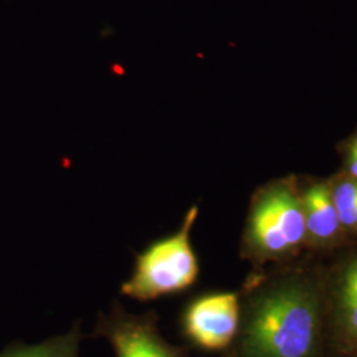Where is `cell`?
I'll use <instances>...</instances> for the list:
<instances>
[{"label":"cell","mask_w":357,"mask_h":357,"mask_svg":"<svg viewBox=\"0 0 357 357\" xmlns=\"http://www.w3.org/2000/svg\"><path fill=\"white\" fill-rule=\"evenodd\" d=\"M337 317L347 339L357 347V258L351 261L340 274Z\"/></svg>","instance_id":"obj_7"},{"label":"cell","mask_w":357,"mask_h":357,"mask_svg":"<svg viewBox=\"0 0 357 357\" xmlns=\"http://www.w3.org/2000/svg\"><path fill=\"white\" fill-rule=\"evenodd\" d=\"M240 299L233 293L208 294L195 299L183 317V330L204 349L227 348L240 330Z\"/></svg>","instance_id":"obj_4"},{"label":"cell","mask_w":357,"mask_h":357,"mask_svg":"<svg viewBox=\"0 0 357 357\" xmlns=\"http://www.w3.org/2000/svg\"><path fill=\"white\" fill-rule=\"evenodd\" d=\"M81 335L75 327L70 332L54 336L40 344H17L4 349L0 357H78Z\"/></svg>","instance_id":"obj_8"},{"label":"cell","mask_w":357,"mask_h":357,"mask_svg":"<svg viewBox=\"0 0 357 357\" xmlns=\"http://www.w3.org/2000/svg\"><path fill=\"white\" fill-rule=\"evenodd\" d=\"M199 215L192 206L175 233L150 243L137 257L132 274L121 291L131 299L153 301L191 287L199 277V261L192 248L191 230Z\"/></svg>","instance_id":"obj_2"},{"label":"cell","mask_w":357,"mask_h":357,"mask_svg":"<svg viewBox=\"0 0 357 357\" xmlns=\"http://www.w3.org/2000/svg\"><path fill=\"white\" fill-rule=\"evenodd\" d=\"M301 192L287 180L258 190L243 233V252L255 259L287 255L306 240Z\"/></svg>","instance_id":"obj_3"},{"label":"cell","mask_w":357,"mask_h":357,"mask_svg":"<svg viewBox=\"0 0 357 357\" xmlns=\"http://www.w3.org/2000/svg\"><path fill=\"white\" fill-rule=\"evenodd\" d=\"M307 236L317 243L333 241L342 228L328 183L315 181L301 192Z\"/></svg>","instance_id":"obj_6"},{"label":"cell","mask_w":357,"mask_h":357,"mask_svg":"<svg viewBox=\"0 0 357 357\" xmlns=\"http://www.w3.org/2000/svg\"><path fill=\"white\" fill-rule=\"evenodd\" d=\"M320 301L305 281L289 280L248 306L240 357H314L319 347Z\"/></svg>","instance_id":"obj_1"},{"label":"cell","mask_w":357,"mask_h":357,"mask_svg":"<svg viewBox=\"0 0 357 357\" xmlns=\"http://www.w3.org/2000/svg\"><path fill=\"white\" fill-rule=\"evenodd\" d=\"M97 331L109 340L116 357H185L160 336L153 317L116 308L100 318Z\"/></svg>","instance_id":"obj_5"},{"label":"cell","mask_w":357,"mask_h":357,"mask_svg":"<svg viewBox=\"0 0 357 357\" xmlns=\"http://www.w3.org/2000/svg\"><path fill=\"white\" fill-rule=\"evenodd\" d=\"M344 175L357 180V131L348 139L345 146Z\"/></svg>","instance_id":"obj_10"},{"label":"cell","mask_w":357,"mask_h":357,"mask_svg":"<svg viewBox=\"0 0 357 357\" xmlns=\"http://www.w3.org/2000/svg\"><path fill=\"white\" fill-rule=\"evenodd\" d=\"M332 200L343 229L357 230V180L343 175L330 183Z\"/></svg>","instance_id":"obj_9"}]
</instances>
